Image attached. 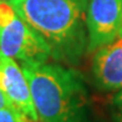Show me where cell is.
Returning a JSON list of instances; mask_svg holds the SVG:
<instances>
[{
	"mask_svg": "<svg viewBox=\"0 0 122 122\" xmlns=\"http://www.w3.org/2000/svg\"><path fill=\"white\" fill-rule=\"evenodd\" d=\"M39 35L59 64L76 65L87 52L88 0H8Z\"/></svg>",
	"mask_w": 122,
	"mask_h": 122,
	"instance_id": "cell-1",
	"label": "cell"
},
{
	"mask_svg": "<svg viewBox=\"0 0 122 122\" xmlns=\"http://www.w3.org/2000/svg\"><path fill=\"white\" fill-rule=\"evenodd\" d=\"M39 122H86L88 91L81 75L62 64H20Z\"/></svg>",
	"mask_w": 122,
	"mask_h": 122,
	"instance_id": "cell-2",
	"label": "cell"
},
{
	"mask_svg": "<svg viewBox=\"0 0 122 122\" xmlns=\"http://www.w3.org/2000/svg\"><path fill=\"white\" fill-rule=\"evenodd\" d=\"M0 54L19 62H45L51 51L45 40L14 10L0 0Z\"/></svg>",
	"mask_w": 122,
	"mask_h": 122,
	"instance_id": "cell-3",
	"label": "cell"
},
{
	"mask_svg": "<svg viewBox=\"0 0 122 122\" xmlns=\"http://www.w3.org/2000/svg\"><path fill=\"white\" fill-rule=\"evenodd\" d=\"M86 27L87 52L113 41L122 30V0H88Z\"/></svg>",
	"mask_w": 122,
	"mask_h": 122,
	"instance_id": "cell-4",
	"label": "cell"
},
{
	"mask_svg": "<svg viewBox=\"0 0 122 122\" xmlns=\"http://www.w3.org/2000/svg\"><path fill=\"white\" fill-rule=\"evenodd\" d=\"M0 90L11 106L31 122H39L31 98L30 86L20 64L13 57L0 54Z\"/></svg>",
	"mask_w": 122,
	"mask_h": 122,
	"instance_id": "cell-5",
	"label": "cell"
},
{
	"mask_svg": "<svg viewBox=\"0 0 122 122\" xmlns=\"http://www.w3.org/2000/svg\"><path fill=\"white\" fill-rule=\"evenodd\" d=\"M92 76L96 86L103 91L122 88V30L113 41L95 51Z\"/></svg>",
	"mask_w": 122,
	"mask_h": 122,
	"instance_id": "cell-6",
	"label": "cell"
},
{
	"mask_svg": "<svg viewBox=\"0 0 122 122\" xmlns=\"http://www.w3.org/2000/svg\"><path fill=\"white\" fill-rule=\"evenodd\" d=\"M0 122H31L15 107H3L0 108Z\"/></svg>",
	"mask_w": 122,
	"mask_h": 122,
	"instance_id": "cell-7",
	"label": "cell"
},
{
	"mask_svg": "<svg viewBox=\"0 0 122 122\" xmlns=\"http://www.w3.org/2000/svg\"><path fill=\"white\" fill-rule=\"evenodd\" d=\"M112 111L116 122H122V88L118 90L112 100Z\"/></svg>",
	"mask_w": 122,
	"mask_h": 122,
	"instance_id": "cell-8",
	"label": "cell"
},
{
	"mask_svg": "<svg viewBox=\"0 0 122 122\" xmlns=\"http://www.w3.org/2000/svg\"><path fill=\"white\" fill-rule=\"evenodd\" d=\"M9 106H11V103L9 102V100L6 98V96L3 93V91L0 90V108H3V107H9Z\"/></svg>",
	"mask_w": 122,
	"mask_h": 122,
	"instance_id": "cell-9",
	"label": "cell"
}]
</instances>
